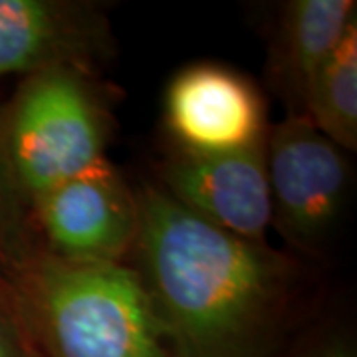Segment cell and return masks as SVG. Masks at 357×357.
Wrapping results in <instances>:
<instances>
[{
    "mask_svg": "<svg viewBox=\"0 0 357 357\" xmlns=\"http://www.w3.org/2000/svg\"><path fill=\"white\" fill-rule=\"evenodd\" d=\"M112 56V22L100 4L0 0V82L64 68L100 76Z\"/></svg>",
    "mask_w": 357,
    "mask_h": 357,
    "instance_id": "7",
    "label": "cell"
},
{
    "mask_svg": "<svg viewBox=\"0 0 357 357\" xmlns=\"http://www.w3.org/2000/svg\"><path fill=\"white\" fill-rule=\"evenodd\" d=\"M159 187L183 208L244 241L266 243L272 199L266 139L234 153L171 151L159 165Z\"/></svg>",
    "mask_w": 357,
    "mask_h": 357,
    "instance_id": "8",
    "label": "cell"
},
{
    "mask_svg": "<svg viewBox=\"0 0 357 357\" xmlns=\"http://www.w3.org/2000/svg\"><path fill=\"white\" fill-rule=\"evenodd\" d=\"M6 282L42 357H173L128 262L77 264L28 250Z\"/></svg>",
    "mask_w": 357,
    "mask_h": 357,
    "instance_id": "2",
    "label": "cell"
},
{
    "mask_svg": "<svg viewBox=\"0 0 357 357\" xmlns=\"http://www.w3.org/2000/svg\"><path fill=\"white\" fill-rule=\"evenodd\" d=\"M100 76L48 70L22 77L0 103V173L18 204L107 159L114 114Z\"/></svg>",
    "mask_w": 357,
    "mask_h": 357,
    "instance_id": "3",
    "label": "cell"
},
{
    "mask_svg": "<svg viewBox=\"0 0 357 357\" xmlns=\"http://www.w3.org/2000/svg\"><path fill=\"white\" fill-rule=\"evenodd\" d=\"M135 192L139 229L128 264L173 357H264L300 282L296 260L213 227L159 185Z\"/></svg>",
    "mask_w": 357,
    "mask_h": 357,
    "instance_id": "1",
    "label": "cell"
},
{
    "mask_svg": "<svg viewBox=\"0 0 357 357\" xmlns=\"http://www.w3.org/2000/svg\"><path fill=\"white\" fill-rule=\"evenodd\" d=\"M0 357H42L18 314L8 282H0Z\"/></svg>",
    "mask_w": 357,
    "mask_h": 357,
    "instance_id": "12",
    "label": "cell"
},
{
    "mask_svg": "<svg viewBox=\"0 0 357 357\" xmlns=\"http://www.w3.org/2000/svg\"><path fill=\"white\" fill-rule=\"evenodd\" d=\"M356 22V0H290L282 4L270 44L268 74L288 105V115L304 114L312 79Z\"/></svg>",
    "mask_w": 357,
    "mask_h": 357,
    "instance_id": "9",
    "label": "cell"
},
{
    "mask_svg": "<svg viewBox=\"0 0 357 357\" xmlns=\"http://www.w3.org/2000/svg\"><path fill=\"white\" fill-rule=\"evenodd\" d=\"M163 126L175 151L234 153L266 139L262 91L243 72L215 62L178 70L163 96Z\"/></svg>",
    "mask_w": 357,
    "mask_h": 357,
    "instance_id": "6",
    "label": "cell"
},
{
    "mask_svg": "<svg viewBox=\"0 0 357 357\" xmlns=\"http://www.w3.org/2000/svg\"><path fill=\"white\" fill-rule=\"evenodd\" d=\"M302 115L347 153L357 149V22L312 79Z\"/></svg>",
    "mask_w": 357,
    "mask_h": 357,
    "instance_id": "10",
    "label": "cell"
},
{
    "mask_svg": "<svg viewBox=\"0 0 357 357\" xmlns=\"http://www.w3.org/2000/svg\"><path fill=\"white\" fill-rule=\"evenodd\" d=\"M26 229L30 250L77 264H121L137 238V192L103 159L42 192L26 211Z\"/></svg>",
    "mask_w": 357,
    "mask_h": 357,
    "instance_id": "5",
    "label": "cell"
},
{
    "mask_svg": "<svg viewBox=\"0 0 357 357\" xmlns=\"http://www.w3.org/2000/svg\"><path fill=\"white\" fill-rule=\"evenodd\" d=\"M266 171L272 227L286 243L318 252L344 218L351 189L347 151L304 115H288L268 129Z\"/></svg>",
    "mask_w": 357,
    "mask_h": 357,
    "instance_id": "4",
    "label": "cell"
},
{
    "mask_svg": "<svg viewBox=\"0 0 357 357\" xmlns=\"http://www.w3.org/2000/svg\"><path fill=\"white\" fill-rule=\"evenodd\" d=\"M300 357H357V354L356 345L349 337L332 333L307 345Z\"/></svg>",
    "mask_w": 357,
    "mask_h": 357,
    "instance_id": "13",
    "label": "cell"
},
{
    "mask_svg": "<svg viewBox=\"0 0 357 357\" xmlns=\"http://www.w3.org/2000/svg\"><path fill=\"white\" fill-rule=\"evenodd\" d=\"M30 250L24 208L14 199L0 173V282L8 280L13 268Z\"/></svg>",
    "mask_w": 357,
    "mask_h": 357,
    "instance_id": "11",
    "label": "cell"
}]
</instances>
